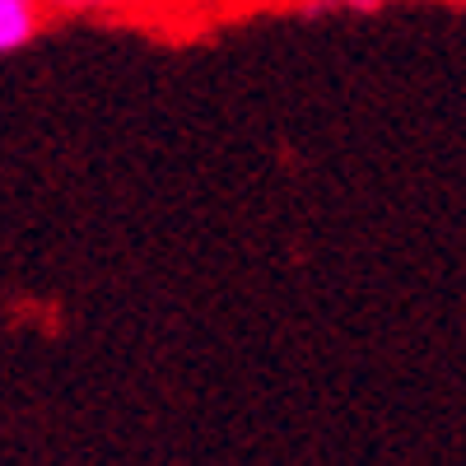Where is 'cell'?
<instances>
[{
	"mask_svg": "<svg viewBox=\"0 0 466 466\" xmlns=\"http://www.w3.org/2000/svg\"><path fill=\"white\" fill-rule=\"evenodd\" d=\"M47 5L43 0H0V56L24 52L37 33L47 28Z\"/></svg>",
	"mask_w": 466,
	"mask_h": 466,
	"instance_id": "1",
	"label": "cell"
},
{
	"mask_svg": "<svg viewBox=\"0 0 466 466\" xmlns=\"http://www.w3.org/2000/svg\"><path fill=\"white\" fill-rule=\"evenodd\" d=\"M215 5H228V0H127L122 19H140V24H197Z\"/></svg>",
	"mask_w": 466,
	"mask_h": 466,
	"instance_id": "2",
	"label": "cell"
},
{
	"mask_svg": "<svg viewBox=\"0 0 466 466\" xmlns=\"http://www.w3.org/2000/svg\"><path fill=\"white\" fill-rule=\"evenodd\" d=\"M56 19H112L127 10V0H43Z\"/></svg>",
	"mask_w": 466,
	"mask_h": 466,
	"instance_id": "3",
	"label": "cell"
},
{
	"mask_svg": "<svg viewBox=\"0 0 466 466\" xmlns=\"http://www.w3.org/2000/svg\"><path fill=\"white\" fill-rule=\"evenodd\" d=\"M276 5L303 10V15H331V10H355V15H364V10H378L382 0H276Z\"/></svg>",
	"mask_w": 466,
	"mask_h": 466,
	"instance_id": "4",
	"label": "cell"
}]
</instances>
